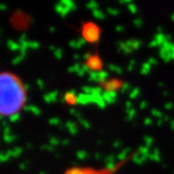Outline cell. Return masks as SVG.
<instances>
[{
	"instance_id": "f5cc1de1",
	"label": "cell",
	"mask_w": 174,
	"mask_h": 174,
	"mask_svg": "<svg viewBox=\"0 0 174 174\" xmlns=\"http://www.w3.org/2000/svg\"><path fill=\"white\" fill-rule=\"evenodd\" d=\"M171 128L174 130V121H171Z\"/></svg>"
},
{
	"instance_id": "f907efd6",
	"label": "cell",
	"mask_w": 174,
	"mask_h": 174,
	"mask_svg": "<svg viewBox=\"0 0 174 174\" xmlns=\"http://www.w3.org/2000/svg\"><path fill=\"white\" fill-rule=\"evenodd\" d=\"M171 107H172V104H171V103H168V104H165V109H170Z\"/></svg>"
},
{
	"instance_id": "ac0fdd59",
	"label": "cell",
	"mask_w": 174,
	"mask_h": 174,
	"mask_svg": "<svg viewBox=\"0 0 174 174\" xmlns=\"http://www.w3.org/2000/svg\"><path fill=\"white\" fill-rule=\"evenodd\" d=\"M149 159L152 160V161H154V162H160L161 158H160V153H159L158 149L155 148L154 151H153L152 153H150V155H149Z\"/></svg>"
},
{
	"instance_id": "b9f144b4",
	"label": "cell",
	"mask_w": 174,
	"mask_h": 174,
	"mask_svg": "<svg viewBox=\"0 0 174 174\" xmlns=\"http://www.w3.org/2000/svg\"><path fill=\"white\" fill-rule=\"evenodd\" d=\"M134 60H132V61H130V64H129V66H128V70L129 71H133V69H134Z\"/></svg>"
},
{
	"instance_id": "277c9868",
	"label": "cell",
	"mask_w": 174,
	"mask_h": 174,
	"mask_svg": "<svg viewBox=\"0 0 174 174\" xmlns=\"http://www.w3.org/2000/svg\"><path fill=\"white\" fill-rule=\"evenodd\" d=\"M83 58L85 59L84 63L82 65L87 69V71L90 72H101L104 69V62L103 59L100 57L98 52L95 53H90L86 52L83 55Z\"/></svg>"
},
{
	"instance_id": "cb8c5ba5",
	"label": "cell",
	"mask_w": 174,
	"mask_h": 174,
	"mask_svg": "<svg viewBox=\"0 0 174 174\" xmlns=\"http://www.w3.org/2000/svg\"><path fill=\"white\" fill-rule=\"evenodd\" d=\"M3 138H4L5 142H7V143H11V142H13L17 138V137H16V135L12 134H10L3 135Z\"/></svg>"
},
{
	"instance_id": "d6a6232c",
	"label": "cell",
	"mask_w": 174,
	"mask_h": 174,
	"mask_svg": "<svg viewBox=\"0 0 174 174\" xmlns=\"http://www.w3.org/2000/svg\"><path fill=\"white\" fill-rule=\"evenodd\" d=\"M107 13L111 16H116V15L119 14V11L115 8H107Z\"/></svg>"
},
{
	"instance_id": "ab89813d",
	"label": "cell",
	"mask_w": 174,
	"mask_h": 174,
	"mask_svg": "<svg viewBox=\"0 0 174 174\" xmlns=\"http://www.w3.org/2000/svg\"><path fill=\"white\" fill-rule=\"evenodd\" d=\"M37 84H38V87H39L40 89H44L45 88V83L43 82V81H42V79H38V81H37Z\"/></svg>"
},
{
	"instance_id": "4316f807",
	"label": "cell",
	"mask_w": 174,
	"mask_h": 174,
	"mask_svg": "<svg viewBox=\"0 0 174 174\" xmlns=\"http://www.w3.org/2000/svg\"><path fill=\"white\" fill-rule=\"evenodd\" d=\"M53 54L57 59H61L63 57V51H62L61 48H56V50L53 51Z\"/></svg>"
},
{
	"instance_id": "7dc6e473",
	"label": "cell",
	"mask_w": 174,
	"mask_h": 174,
	"mask_svg": "<svg viewBox=\"0 0 174 174\" xmlns=\"http://www.w3.org/2000/svg\"><path fill=\"white\" fill-rule=\"evenodd\" d=\"M146 106H147V103H146L145 101H142V102H141V104H140V109H144V107H145Z\"/></svg>"
},
{
	"instance_id": "4fadbf2b",
	"label": "cell",
	"mask_w": 174,
	"mask_h": 174,
	"mask_svg": "<svg viewBox=\"0 0 174 174\" xmlns=\"http://www.w3.org/2000/svg\"><path fill=\"white\" fill-rule=\"evenodd\" d=\"M85 43H86V42L81 38V39H78V40H73V41H71V42L69 43V45H70V46H71L72 47H74V48H81Z\"/></svg>"
},
{
	"instance_id": "ba28073f",
	"label": "cell",
	"mask_w": 174,
	"mask_h": 174,
	"mask_svg": "<svg viewBox=\"0 0 174 174\" xmlns=\"http://www.w3.org/2000/svg\"><path fill=\"white\" fill-rule=\"evenodd\" d=\"M63 100V102L68 104L69 106H75V104H78V95L75 91L72 90V91H68L65 93Z\"/></svg>"
},
{
	"instance_id": "484cf974",
	"label": "cell",
	"mask_w": 174,
	"mask_h": 174,
	"mask_svg": "<svg viewBox=\"0 0 174 174\" xmlns=\"http://www.w3.org/2000/svg\"><path fill=\"white\" fill-rule=\"evenodd\" d=\"M81 64H78V63H75L72 66V67H70L69 68V72H71V73H78V70L79 68H81Z\"/></svg>"
},
{
	"instance_id": "9a60e30c",
	"label": "cell",
	"mask_w": 174,
	"mask_h": 174,
	"mask_svg": "<svg viewBox=\"0 0 174 174\" xmlns=\"http://www.w3.org/2000/svg\"><path fill=\"white\" fill-rule=\"evenodd\" d=\"M25 109L26 111H30V112H32L34 115L36 116H39L41 114V110L39 109V107H37L36 106H25Z\"/></svg>"
},
{
	"instance_id": "c3c4849f",
	"label": "cell",
	"mask_w": 174,
	"mask_h": 174,
	"mask_svg": "<svg viewBox=\"0 0 174 174\" xmlns=\"http://www.w3.org/2000/svg\"><path fill=\"white\" fill-rule=\"evenodd\" d=\"M26 165H27V162H24V163H22V165H20V169L22 170H23V169H25L26 168Z\"/></svg>"
},
{
	"instance_id": "5b68a950",
	"label": "cell",
	"mask_w": 174,
	"mask_h": 174,
	"mask_svg": "<svg viewBox=\"0 0 174 174\" xmlns=\"http://www.w3.org/2000/svg\"><path fill=\"white\" fill-rule=\"evenodd\" d=\"M124 81H121L119 78H107L106 81L100 83V88L104 90V92H114L116 93L117 91L122 90V87L124 85Z\"/></svg>"
},
{
	"instance_id": "2e32d148",
	"label": "cell",
	"mask_w": 174,
	"mask_h": 174,
	"mask_svg": "<svg viewBox=\"0 0 174 174\" xmlns=\"http://www.w3.org/2000/svg\"><path fill=\"white\" fill-rule=\"evenodd\" d=\"M9 154L11 157H14V158H17V157H19L20 155H22V147H16V148H14L12 149V150H9Z\"/></svg>"
},
{
	"instance_id": "d4e9b609",
	"label": "cell",
	"mask_w": 174,
	"mask_h": 174,
	"mask_svg": "<svg viewBox=\"0 0 174 174\" xmlns=\"http://www.w3.org/2000/svg\"><path fill=\"white\" fill-rule=\"evenodd\" d=\"M139 92H140V90H139L137 87H135V88H134L131 91V93H130V98L131 99H135L139 95Z\"/></svg>"
},
{
	"instance_id": "3957f363",
	"label": "cell",
	"mask_w": 174,
	"mask_h": 174,
	"mask_svg": "<svg viewBox=\"0 0 174 174\" xmlns=\"http://www.w3.org/2000/svg\"><path fill=\"white\" fill-rule=\"evenodd\" d=\"M81 33L82 39L86 43L97 44L101 39L102 29L100 28V26L96 22L88 20V22H83L81 23Z\"/></svg>"
},
{
	"instance_id": "d590c367",
	"label": "cell",
	"mask_w": 174,
	"mask_h": 174,
	"mask_svg": "<svg viewBox=\"0 0 174 174\" xmlns=\"http://www.w3.org/2000/svg\"><path fill=\"white\" fill-rule=\"evenodd\" d=\"M19 113H17V114H14V115H12L11 117H9L10 121L12 122V123H15V122H17V120L19 119Z\"/></svg>"
},
{
	"instance_id": "f546056e",
	"label": "cell",
	"mask_w": 174,
	"mask_h": 174,
	"mask_svg": "<svg viewBox=\"0 0 174 174\" xmlns=\"http://www.w3.org/2000/svg\"><path fill=\"white\" fill-rule=\"evenodd\" d=\"M128 9H129V11H130L132 14H135V13L137 12V6H135L134 3H130V4L128 5Z\"/></svg>"
},
{
	"instance_id": "11a10c76",
	"label": "cell",
	"mask_w": 174,
	"mask_h": 174,
	"mask_svg": "<svg viewBox=\"0 0 174 174\" xmlns=\"http://www.w3.org/2000/svg\"><path fill=\"white\" fill-rule=\"evenodd\" d=\"M40 174H46V173H44V172H41Z\"/></svg>"
},
{
	"instance_id": "f1b7e54d",
	"label": "cell",
	"mask_w": 174,
	"mask_h": 174,
	"mask_svg": "<svg viewBox=\"0 0 174 174\" xmlns=\"http://www.w3.org/2000/svg\"><path fill=\"white\" fill-rule=\"evenodd\" d=\"M76 157L79 159V160H84L85 158H87V153L85 151H78V153H76Z\"/></svg>"
},
{
	"instance_id": "681fc988",
	"label": "cell",
	"mask_w": 174,
	"mask_h": 174,
	"mask_svg": "<svg viewBox=\"0 0 174 174\" xmlns=\"http://www.w3.org/2000/svg\"><path fill=\"white\" fill-rule=\"evenodd\" d=\"M0 10L1 11H5V10H7V6L4 4H0Z\"/></svg>"
},
{
	"instance_id": "7402d4cb",
	"label": "cell",
	"mask_w": 174,
	"mask_h": 174,
	"mask_svg": "<svg viewBox=\"0 0 174 174\" xmlns=\"http://www.w3.org/2000/svg\"><path fill=\"white\" fill-rule=\"evenodd\" d=\"M93 16L96 17V19H104V13L101 11L100 9H97V10H94L93 11Z\"/></svg>"
},
{
	"instance_id": "44dd1931",
	"label": "cell",
	"mask_w": 174,
	"mask_h": 174,
	"mask_svg": "<svg viewBox=\"0 0 174 174\" xmlns=\"http://www.w3.org/2000/svg\"><path fill=\"white\" fill-rule=\"evenodd\" d=\"M109 70H111L112 72L116 73V74H118V75H121L122 73H123V70H122V69L119 67V66H117V65L109 64Z\"/></svg>"
},
{
	"instance_id": "816d5d0a",
	"label": "cell",
	"mask_w": 174,
	"mask_h": 174,
	"mask_svg": "<svg viewBox=\"0 0 174 174\" xmlns=\"http://www.w3.org/2000/svg\"><path fill=\"white\" fill-rule=\"evenodd\" d=\"M113 145H114V147L117 148V147H119V146L121 145V143H120V141H118V140H117L116 142H114V144H113Z\"/></svg>"
},
{
	"instance_id": "52a82bcc",
	"label": "cell",
	"mask_w": 174,
	"mask_h": 174,
	"mask_svg": "<svg viewBox=\"0 0 174 174\" xmlns=\"http://www.w3.org/2000/svg\"><path fill=\"white\" fill-rule=\"evenodd\" d=\"M109 78V73L106 71H101V72H90L89 73V81H94V82H98L100 83L104 82V81H106Z\"/></svg>"
},
{
	"instance_id": "8d00e7d4",
	"label": "cell",
	"mask_w": 174,
	"mask_h": 174,
	"mask_svg": "<svg viewBox=\"0 0 174 174\" xmlns=\"http://www.w3.org/2000/svg\"><path fill=\"white\" fill-rule=\"evenodd\" d=\"M151 113L153 114V115H155V116H157V117H159V118H162V113L161 112L160 110H158V109H153L152 111H151Z\"/></svg>"
},
{
	"instance_id": "bcb514c9",
	"label": "cell",
	"mask_w": 174,
	"mask_h": 174,
	"mask_svg": "<svg viewBox=\"0 0 174 174\" xmlns=\"http://www.w3.org/2000/svg\"><path fill=\"white\" fill-rule=\"evenodd\" d=\"M115 30L117 31V32H122V31H124V27L123 26H116Z\"/></svg>"
},
{
	"instance_id": "6da1fadb",
	"label": "cell",
	"mask_w": 174,
	"mask_h": 174,
	"mask_svg": "<svg viewBox=\"0 0 174 174\" xmlns=\"http://www.w3.org/2000/svg\"><path fill=\"white\" fill-rule=\"evenodd\" d=\"M26 87L17 75L0 73V116L11 117L24 106Z\"/></svg>"
},
{
	"instance_id": "30bf717a",
	"label": "cell",
	"mask_w": 174,
	"mask_h": 174,
	"mask_svg": "<svg viewBox=\"0 0 174 174\" xmlns=\"http://www.w3.org/2000/svg\"><path fill=\"white\" fill-rule=\"evenodd\" d=\"M102 96L106 104H113L116 102V99H117V94L114 92H106V93H104Z\"/></svg>"
},
{
	"instance_id": "f35d334b",
	"label": "cell",
	"mask_w": 174,
	"mask_h": 174,
	"mask_svg": "<svg viewBox=\"0 0 174 174\" xmlns=\"http://www.w3.org/2000/svg\"><path fill=\"white\" fill-rule=\"evenodd\" d=\"M59 123H60V121H59V119H58V118H56V117L50 119V125H54V126H57Z\"/></svg>"
},
{
	"instance_id": "7bdbcfd3",
	"label": "cell",
	"mask_w": 174,
	"mask_h": 174,
	"mask_svg": "<svg viewBox=\"0 0 174 174\" xmlns=\"http://www.w3.org/2000/svg\"><path fill=\"white\" fill-rule=\"evenodd\" d=\"M144 124L146 125V126H150L151 124H153V121L151 118H146V119L144 120Z\"/></svg>"
},
{
	"instance_id": "8fae6325",
	"label": "cell",
	"mask_w": 174,
	"mask_h": 174,
	"mask_svg": "<svg viewBox=\"0 0 174 174\" xmlns=\"http://www.w3.org/2000/svg\"><path fill=\"white\" fill-rule=\"evenodd\" d=\"M57 97H58V92L57 91L50 92V93H47L46 95H44V101L47 104L54 103V102H56L57 101Z\"/></svg>"
},
{
	"instance_id": "1f68e13d",
	"label": "cell",
	"mask_w": 174,
	"mask_h": 174,
	"mask_svg": "<svg viewBox=\"0 0 174 174\" xmlns=\"http://www.w3.org/2000/svg\"><path fill=\"white\" fill-rule=\"evenodd\" d=\"M87 8L88 9H91V10H97L99 8L98 7V4H97V2H95V1H91L90 3H88V4H87Z\"/></svg>"
},
{
	"instance_id": "7c38bea8",
	"label": "cell",
	"mask_w": 174,
	"mask_h": 174,
	"mask_svg": "<svg viewBox=\"0 0 174 174\" xmlns=\"http://www.w3.org/2000/svg\"><path fill=\"white\" fill-rule=\"evenodd\" d=\"M7 46H8L9 50L12 51H16V50H20L19 43H17L16 41H13V40H8V42H7Z\"/></svg>"
},
{
	"instance_id": "d6986e66",
	"label": "cell",
	"mask_w": 174,
	"mask_h": 174,
	"mask_svg": "<svg viewBox=\"0 0 174 174\" xmlns=\"http://www.w3.org/2000/svg\"><path fill=\"white\" fill-rule=\"evenodd\" d=\"M24 56H25V53H22V52H20V53L17 55V56H16L15 58L13 59V61H12V63L13 65H17V64H19L20 62H22L23 60V58Z\"/></svg>"
},
{
	"instance_id": "9f6ffc18",
	"label": "cell",
	"mask_w": 174,
	"mask_h": 174,
	"mask_svg": "<svg viewBox=\"0 0 174 174\" xmlns=\"http://www.w3.org/2000/svg\"><path fill=\"white\" fill-rule=\"evenodd\" d=\"M0 32H1V28H0Z\"/></svg>"
},
{
	"instance_id": "83f0119b",
	"label": "cell",
	"mask_w": 174,
	"mask_h": 174,
	"mask_svg": "<svg viewBox=\"0 0 174 174\" xmlns=\"http://www.w3.org/2000/svg\"><path fill=\"white\" fill-rule=\"evenodd\" d=\"M40 47V45L35 41H28V48H32V50H36Z\"/></svg>"
},
{
	"instance_id": "5bb4252c",
	"label": "cell",
	"mask_w": 174,
	"mask_h": 174,
	"mask_svg": "<svg viewBox=\"0 0 174 174\" xmlns=\"http://www.w3.org/2000/svg\"><path fill=\"white\" fill-rule=\"evenodd\" d=\"M66 127H67L68 131L72 134H78V126H76V124L74 123V122H67V124H66Z\"/></svg>"
},
{
	"instance_id": "8992f818",
	"label": "cell",
	"mask_w": 174,
	"mask_h": 174,
	"mask_svg": "<svg viewBox=\"0 0 174 174\" xmlns=\"http://www.w3.org/2000/svg\"><path fill=\"white\" fill-rule=\"evenodd\" d=\"M75 9H76V6L75 3L72 1H61V2H59L58 4L55 5V11H56L61 17H65L71 11L75 10Z\"/></svg>"
},
{
	"instance_id": "9c48e42d",
	"label": "cell",
	"mask_w": 174,
	"mask_h": 174,
	"mask_svg": "<svg viewBox=\"0 0 174 174\" xmlns=\"http://www.w3.org/2000/svg\"><path fill=\"white\" fill-rule=\"evenodd\" d=\"M90 103H94L93 95H88V94H84V93L78 94V104H88Z\"/></svg>"
},
{
	"instance_id": "4dcf8cb0",
	"label": "cell",
	"mask_w": 174,
	"mask_h": 174,
	"mask_svg": "<svg viewBox=\"0 0 174 174\" xmlns=\"http://www.w3.org/2000/svg\"><path fill=\"white\" fill-rule=\"evenodd\" d=\"M127 114H128V118L129 119H133V118L134 117V115H135V110H134V109H127Z\"/></svg>"
},
{
	"instance_id": "db71d44e",
	"label": "cell",
	"mask_w": 174,
	"mask_h": 174,
	"mask_svg": "<svg viewBox=\"0 0 174 174\" xmlns=\"http://www.w3.org/2000/svg\"><path fill=\"white\" fill-rule=\"evenodd\" d=\"M171 19L173 20V22H174V14H173V15L171 16Z\"/></svg>"
},
{
	"instance_id": "603a6c76",
	"label": "cell",
	"mask_w": 174,
	"mask_h": 174,
	"mask_svg": "<svg viewBox=\"0 0 174 174\" xmlns=\"http://www.w3.org/2000/svg\"><path fill=\"white\" fill-rule=\"evenodd\" d=\"M10 158H11V156H10L9 152L0 153V162H6Z\"/></svg>"
},
{
	"instance_id": "f6af8a7d",
	"label": "cell",
	"mask_w": 174,
	"mask_h": 174,
	"mask_svg": "<svg viewBox=\"0 0 174 174\" xmlns=\"http://www.w3.org/2000/svg\"><path fill=\"white\" fill-rule=\"evenodd\" d=\"M149 64L150 65H154V64H157V60L155 58H153V57H151V58H149V60L147 61Z\"/></svg>"
},
{
	"instance_id": "7a4b0ae2",
	"label": "cell",
	"mask_w": 174,
	"mask_h": 174,
	"mask_svg": "<svg viewBox=\"0 0 174 174\" xmlns=\"http://www.w3.org/2000/svg\"><path fill=\"white\" fill-rule=\"evenodd\" d=\"M134 155L131 154L128 157L126 160L124 161H121L117 163L116 166H114L112 168H90V166H73V168H70L65 171L64 174H115V172L119 169L121 166H123L127 162H129L130 160H133V157Z\"/></svg>"
},
{
	"instance_id": "e0dca14e",
	"label": "cell",
	"mask_w": 174,
	"mask_h": 174,
	"mask_svg": "<svg viewBox=\"0 0 174 174\" xmlns=\"http://www.w3.org/2000/svg\"><path fill=\"white\" fill-rule=\"evenodd\" d=\"M129 152H130V149L127 148V149H124L123 151H121V152L119 153V155L117 156V158H118V160H119V162L124 161V160H126V159L128 158V157L131 155V154H129Z\"/></svg>"
},
{
	"instance_id": "ffe728a7",
	"label": "cell",
	"mask_w": 174,
	"mask_h": 174,
	"mask_svg": "<svg viewBox=\"0 0 174 174\" xmlns=\"http://www.w3.org/2000/svg\"><path fill=\"white\" fill-rule=\"evenodd\" d=\"M150 70H151V65L149 64L148 62H145V63L142 65V68H141L140 73H141L142 75H147V74H149Z\"/></svg>"
},
{
	"instance_id": "ee69618b",
	"label": "cell",
	"mask_w": 174,
	"mask_h": 174,
	"mask_svg": "<svg viewBox=\"0 0 174 174\" xmlns=\"http://www.w3.org/2000/svg\"><path fill=\"white\" fill-rule=\"evenodd\" d=\"M129 87H130V84H129V83H124V85H123V87H122V90H121V91H122V92H126L127 89L129 88Z\"/></svg>"
},
{
	"instance_id": "e575fe53",
	"label": "cell",
	"mask_w": 174,
	"mask_h": 174,
	"mask_svg": "<svg viewBox=\"0 0 174 174\" xmlns=\"http://www.w3.org/2000/svg\"><path fill=\"white\" fill-rule=\"evenodd\" d=\"M144 141H145L146 146H147V147H150V146L153 144V138L150 137H145Z\"/></svg>"
},
{
	"instance_id": "60d3db41",
	"label": "cell",
	"mask_w": 174,
	"mask_h": 174,
	"mask_svg": "<svg viewBox=\"0 0 174 174\" xmlns=\"http://www.w3.org/2000/svg\"><path fill=\"white\" fill-rule=\"evenodd\" d=\"M134 25L137 27H140L142 25V20L139 19H137L134 20Z\"/></svg>"
},
{
	"instance_id": "74e56055",
	"label": "cell",
	"mask_w": 174,
	"mask_h": 174,
	"mask_svg": "<svg viewBox=\"0 0 174 174\" xmlns=\"http://www.w3.org/2000/svg\"><path fill=\"white\" fill-rule=\"evenodd\" d=\"M79 122L81 123V125L84 128H86V129H88V128H90V124H89V122L88 121H86V120H84V119H82V118H79Z\"/></svg>"
},
{
	"instance_id": "836d02e7",
	"label": "cell",
	"mask_w": 174,
	"mask_h": 174,
	"mask_svg": "<svg viewBox=\"0 0 174 174\" xmlns=\"http://www.w3.org/2000/svg\"><path fill=\"white\" fill-rule=\"evenodd\" d=\"M50 145L52 146V147H54V146L58 145L59 143H60V141H59V139H57L56 137H51L50 140Z\"/></svg>"
}]
</instances>
